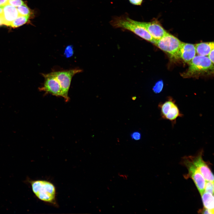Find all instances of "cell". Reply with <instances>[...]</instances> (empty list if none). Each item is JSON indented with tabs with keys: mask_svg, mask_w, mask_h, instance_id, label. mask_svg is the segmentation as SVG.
I'll list each match as a JSON object with an SVG mask.
<instances>
[{
	"mask_svg": "<svg viewBox=\"0 0 214 214\" xmlns=\"http://www.w3.org/2000/svg\"><path fill=\"white\" fill-rule=\"evenodd\" d=\"M201 196L204 207L214 212L213 194L204 191Z\"/></svg>",
	"mask_w": 214,
	"mask_h": 214,
	"instance_id": "13",
	"label": "cell"
},
{
	"mask_svg": "<svg viewBox=\"0 0 214 214\" xmlns=\"http://www.w3.org/2000/svg\"><path fill=\"white\" fill-rule=\"evenodd\" d=\"M4 6H0V16H3Z\"/></svg>",
	"mask_w": 214,
	"mask_h": 214,
	"instance_id": "27",
	"label": "cell"
},
{
	"mask_svg": "<svg viewBox=\"0 0 214 214\" xmlns=\"http://www.w3.org/2000/svg\"><path fill=\"white\" fill-rule=\"evenodd\" d=\"M182 42L173 35L167 32L160 39L154 43L171 57L177 59L179 51Z\"/></svg>",
	"mask_w": 214,
	"mask_h": 214,
	"instance_id": "4",
	"label": "cell"
},
{
	"mask_svg": "<svg viewBox=\"0 0 214 214\" xmlns=\"http://www.w3.org/2000/svg\"><path fill=\"white\" fill-rule=\"evenodd\" d=\"M175 103L173 100L169 99L164 102L159 104V107L160 109L161 116L163 119H164L169 110Z\"/></svg>",
	"mask_w": 214,
	"mask_h": 214,
	"instance_id": "15",
	"label": "cell"
},
{
	"mask_svg": "<svg viewBox=\"0 0 214 214\" xmlns=\"http://www.w3.org/2000/svg\"><path fill=\"white\" fill-rule=\"evenodd\" d=\"M8 4L16 7L24 4L22 0H8Z\"/></svg>",
	"mask_w": 214,
	"mask_h": 214,
	"instance_id": "20",
	"label": "cell"
},
{
	"mask_svg": "<svg viewBox=\"0 0 214 214\" xmlns=\"http://www.w3.org/2000/svg\"><path fill=\"white\" fill-rule=\"evenodd\" d=\"M195 45L182 42L179 51V57L188 63L196 54Z\"/></svg>",
	"mask_w": 214,
	"mask_h": 214,
	"instance_id": "10",
	"label": "cell"
},
{
	"mask_svg": "<svg viewBox=\"0 0 214 214\" xmlns=\"http://www.w3.org/2000/svg\"><path fill=\"white\" fill-rule=\"evenodd\" d=\"M196 53L198 55L207 56L214 48L213 42L201 43L195 45Z\"/></svg>",
	"mask_w": 214,
	"mask_h": 214,
	"instance_id": "12",
	"label": "cell"
},
{
	"mask_svg": "<svg viewBox=\"0 0 214 214\" xmlns=\"http://www.w3.org/2000/svg\"><path fill=\"white\" fill-rule=\"evenodd\" d=\"M132 138L134 139L138 140L140 139L141 138V135L139 133L135 132L132 134Z\"/></svg>",
	"mask_w": 214,
	"mask_h": 214,
	"instance_id": "24",
	"label": "cell"
},
{
	"mask_svg": "<svg viewBox=\"0 0 214 214\" xmlns=\"http://www.w3.org/2000/svg\"><path fill=\"white\" fill-rule=\"evenodd\" d=\"M32 191L39 199L46 203L56 205V191L54 185L44 180L30 181Z\"/></svg>",
	"mask_w": 214,
	"mask_h": 214,
	"instance_id": "2",
	"label": "cell"
},
{
	"mask_svg": "<svg viewBox=\"0 0 214 214\" xmlns=\"http://www.w3.org/2000/svg\"><path fill=\"white\" fill-rule=\"evenodd\" d=\"M139 24L144 27L156 41L162 38L167 32L157 21L150 22L138 21Z\"/></svg>",
	"mask_w": 214,
	"mask_h": 214,
	"instance_id": "9",
	"label": "cell"
},
{
	"mask_svg": "<svg viewBox=\"0 0 214 214\" xmlns=\"http://www.w3.org/2000/svg\"><path fill=\"white\" fill-rule=\"evenodd\" d=\"M208 56L209 59L214 64V49L211 51Z\"/></svg>",
	"mask_w": 214,
	"mask_h": 214,
	"instance_id": "25",
	"label": "cell"
},
{
	"mask_svg": "<svg viewBox=\"0 0 214 214\" xmlns=\"http://www.w3.org/2000/svg\"><path fill=\"white\" fill-rule=\"evenodd\" d=\"M29 16L19 15L11 23L10 26L15 28L25 23L28 21Z\"/></svg>",
	"mask_w": 214,
	"mask_h": 214,
	"instance_id": "16",
	"label": "cell"
},
{
	"mask_svg": "<svg viewBox=\"0 0 214 214\" xmlns=\"http://www.w3.org/2000/svg\"><path fill=\"white\" fill-rule=\"evenodd\" d=\"M110 24L114 27L122 28L131 31L153 43L156 41L146 29L139 24L138 21L133 20L127 16L115 17L110 21Z\"/></svg>",
	"mask_w": 214,
	"mask_h": 214,
	"instance_id": "1",
	"label": "cell"
},
{
	"mask_svg": "<svg viewBox=\"0 0 214 214\" xmlns=\"http://www.w3.org/2000/svg\"><path fill=\"white\" fill-rule=\"evenodd\" d=\"M130 2L133 4L140 5L142 3L143 0H129Z\"/></svg>",
	"mask_w": 214,
	"mask_h": 214,
	"instance_id": "23",
	"label": "cell"
},
{
	"mask_svg": "<svg viewBox=\"0 0 214 214\" xmlns=\"http://www.w3.org/2000/svg\"><path fill=\"white\" fill-rule=\"evenodd\" d=\"M202 150L194 157H189L194 165L198 169L206 181L214 182V176L207 164L202 158Z\"/></svg>",
	"mask_w": 214,
	"mask_h": 214,
	"instance_id": "8",
	"label": "cell"
},
{
	"mask_svg": "<svg viewBox=\"0 0 214 214\" xmlns=\"http://www.w3.org/2000/svg\"><path fill=\"white\" fill-rule=\"evenodd\" d=\"M8 0H0V6H4L8 4Z\"/></svg>",
	"mask_w": 214,
	"mask_h": 214,
	"instance_id": "26",
	"label": "cell"
},
{
	"mask_svg": "<svg viewBox=\"0 0 214 214\" xmlns=\"http://www.w3.org/2000/svg\"><path fill=\"white\" fill-rule=\"evenodd\" d=\"M17 9L19 15L29 16L31 15V11L25 4H23L16 7Z\"/></svg>",
	"mask_w": 214,
	"mask_h": 214,
	"instance_id": "17",
	"label": "cell"
},
{
	"mask_svg": "<svg viewBox=\"0 0 214 214\" xmlns=\"http://www.w3.org/2000/svg\"><path fill=\"white\" fill-rule=\"evenodd\" d=\"M163 87V82L162 81H160L155 84L153 87V90L155 93H159L162 90Z\"/></svg>",
	"mask_w": 214,
	"mask_h": 214,
	"instance_id": "19",
	"label": "cell"
},
{
	"mask_svg": "<svg viewBox=\"0 0 214 214\" xmlns=\"http://www.w3.org/2000/svg\"><path fill=\"white\" fill-rule=\"evenodd\" d=\"M82 71L81 69H75L52 72L60 85L62 97L66 102L70 100L68 93L73 77Z\"/></svg>",
	"mask_w": 214,
	"mask_h": 214,
	"instance_id": "5",
	"label": "cell"
},
{
	"mask_svg": "<svg viewBox=\"0 0 214 214\" xmlns=\"http://www.w3.org/2000/svg\"><path fill=\"white\" fill-rule=\"evenodd\" d=\"M198 212H199V213L202 214H214V211L204 207L202 209L199 210Z\"/></svg>",
	"mask_w": 214,
	"mask_h": 214,
	"instance_id": "22",
	"label": "cell"
},
{
	"mask_svg": "<svg viewBox=\"0 0 214 214\" xmlns=\"http://www.w3.org/2000/svg\"><path fill=\"white\" fill-rule=\"evenodd\" d=\"M19 15L16 7L7 4L3 7L4 24L10 26L12 21Z\"/></svg>",
	"mask_w": 214,
	"mask_h": 214,
	"instance_id": "11",
	"label": "cell"
},
{
	"mask_svg": "<svg viewBox=\"0 0 214 214\" xmlns=\"http://www.w3.org/2000/svg\"><path fill=\"white\" fill-rule=\"evenodd\" d=\"M42 75L45 81L43 86L39 88L40 90L57 97H62L60 85L52 72Z\"/></svg>",
	"mask_w": 214,
	"mask_h": 214,
	"instance_id": "7",
	"label": "cell"
},
{
	"mask_svg": "<svg viewBox=\"0 0 214 214\" xmlns=\"http://www.w3.org/2000/svg\"><path fill=\"white\" fill-rule=\"evenodd\" d=\"M182 115L177 105L175 103L169 110L164 119L168 120L173 123L175 122L176 119Z\"/></svg>",
	"mask_w": 214,
	"mask_h": 214,
	"instance_id": "14",
	"label": "cell"
},
{
	"mask_svg": "<svg viewBox=\"0 0 214 214\" xmlns=\"http://www.w3.org/2000/svg\"><path fill=\"white\" fill-rule=\"evenodd\" d=\"M204 191L213 194L214 182L211 181L206 182Z\"/></svg>",
	"mask_w": 214,
	"mask_h": 214,
	"instance_id": "18",
	"label": "cell"
},
{
	"mask_svg": "<svg viewBox=\"0 0 214 214\" xmlns=\"http://www.w3.org/2000/svg\"><path fill=\"white\" fill-rule=\"evenodd\" d=\"M73 53V50L71 46H68L65 49L64 54L66 57H69L72 56Z\"/></svg>",
	"mask_w": 214,
	"mask_h": 214,
	"instance_id": "21",
	"label": "cell"
},
{
	"mask_svg": "<svg viewBox=\"0 0 214 214\" xmlns=\"http://www.w3.org/2000/svg\"><path fill=\"white\" fill-rule=\"evenodd\" d=\"M4 22L3 16H0V26L4 24Z\"/></svg>",
	"mask_w": 214,
	"mask_h": 214,
	"instance_id": "28",
	"label": "cell"
},
{
	"mask_svg": "<svg viewBox=\"0 0 214 214\" xmlns=\"http://www.w3.org/2000/svg\"><path fill=\"white\" fill-rule=\"evenodd\" d=\"M183 163L188 170L189 176L193 180L201 195L204 191L205 180L189 157L184 159Z\"/></svg>",
	"mask_w": 214,
	"mask_h": 214,
	"instance_id": "6",
	"label": "cell"
},
{
	"mask_svg": "<svg viewBox=\"0 0 214 214\" xmlns=\"http://www.w3.org/2000/svg\"><path fill=\"white\" fill-rule=\"evenodd\" d=\"M188 64V69L182 74L184 78L195 77L213 73L214 64L206 56H195Z\"/></svg>",
	"mask_w": 214,
	"mask_h": 214,
	"instance_id": "3",
	"label": "cell"
}]
</instances>
